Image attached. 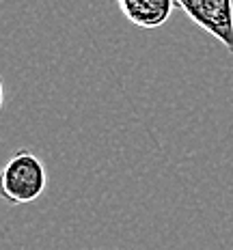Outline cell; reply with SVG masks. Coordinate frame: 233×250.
I'll return each mask as SVG.
<instances>
[{
  "label": "cell",
  "instance_id": "2",
  "mask_svg": "<svg viewBox=\"0 0 233 250\" xmlns=\"http://www.w3.org/2000/svg\"><path fill=\"white\" fill-rule=\"evenodd\" d=\"M175 7L233 56V0H175Z\"/></svg>",
  "mask_w": 233,
  "mask_h": 250
},
{
  "label": "cell",
  "instance_id": "4",
  "mask_svg": "<svg viewBox=\"0 0 233 250\" xmlns=\"http://www.w3.org/2000/svg\"><path fill=\"white\" fill-rule=\"evenodd\" d=\"M2 104H4V88H2V82H0V112H2Z\"/></svg>",
  "mask_w": 233,
  "mask_h": 250
},
{
  "label": "cell",
  "instance_id": "1",
  "mask_svg": "<svg viewBox=\"0 0 233 250\" xmlns=\"http://www.w3.org/2000/svg\"><path fill=\"white\" fill-rule=\"evenodd\" d=\"M48 188V168L43 160L28 149L15 151L0 166V199L20 207L41 199Z\"/></svg>",
  "mask_w": 233,
  "mask_h": 250
},
{
  "label": "cell",
  "instance_id": "3",
  "mask_svg": "<svg viewBox=\"0 0 233 250\" xmlns=\"http://www.w3.org/2000/svg\"><path fill=\"white\" fill-rule=\"evenodd\" d=\"M121 15L138 28H160L169 22L175 0H117Z\"/></svg>",
  "mask_w": 233,
  "mask_h": 250
}]
</instances>
